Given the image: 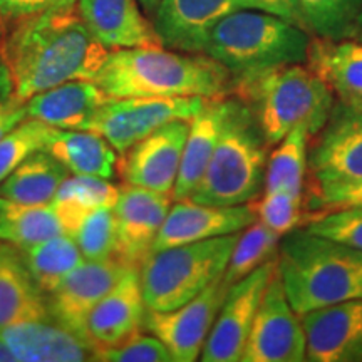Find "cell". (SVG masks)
I'll return each instance as SVG.
<instances>
[{
    "mask_svg": "<svg viewBox=\"0 0 362 362\" xmlns=\"http://www.w3.org/2000/svg\"><path fill=\"white\" fill-rule=\"evenodd\" d=\"M240 8L245 0H161L155 11V27L161 45L171 51L205 54L214 27Z\"/></svg>",
    "mask_w": 362,
    "mask_h": 362,
    "instance_id": "17",
    "label": "cell"
},
{
    "mask_svg": "<svg viewBox=\"0 0 362 362\" xmlns=\"http://www.w3.org/2000/svg\"><path fill=\"white\" fill-rule=\"evenodd\" d=\"M84 260L115 259L116 220L112 208H96L89 211L74 233Z\"/></svg>",
    "mask_w": 362,
    "mask_h": 362,
    "instance_id": "36",
    "label": "cell"
},
{
    "mask_svg": "<svg viewBox=\"0 0 362 362\" xmlns=\"http://www.w3.org/2000/svg\"><path fill=\"white\" fill-rule=\"evenodd\" d=\"M62 233L51 205H27L0 197V242L21 250Z\"/></svg>",
    "mask_w": 362,
    "mask_h": 362,
    "instance_id": "30",
    "label": "cell"
},
{
    "mask_svg": "<svg viewBox=\"0 0 362 362\" xmlns=\"http://www.w3.org/2000/svg\"><path fill=\"white\" fill-rule=\"evenodd\" d=\"M24 119H27L25 103L16 104V106L0 111V138L16 128L17 124H21Z\"/></svg>",
    "mask_w": 362,
    "mask_h": 362,
    "instance_id": "42",
    "label": "cell"
},
{
    "mask_svg": "<svg viewBox=\"0 0 362 362\" xmlns=\"http://www.w3.org/2000/svg\"><path fill=\"white\" fill-rule=\"evenodd\" d=\"M119 197V187L107 178L89 175H72L57 189L49 205L56 211L62 233L78 232L86 215L96 208H112Z\"/></svg>",
    "mask_w": 362,
    "mask_h": 362,
    "instance_id": "28",
    "label": "cell"
},
{
    "mask_svg": "<svg viewBox=\"0 0 362 362\" xmlns=\"http://www.w3.org/2000/svg\"><path fill=\"white\" fill-rule=\"evenodd\" d=\"M0 339L13 359L21 362L93 361L90 341L57 322L52 315L8 325L0 330Z\"/></svg>",
    "mask_w": 362,
    "mask_h": 362,
    "instance_id": "19",
    "label": "cell"
},
{
    "mask_svg": "<svg viewBox=\"0 0 362 362\" xmlns=\"http://www.w3.org/2000/svg\"><path fill=\"white\" fill-rule=\"evenodd\" d=\"M351 37L352 39H357V40H362V11H361L359 16H357L354 27H352Z\"/></svg>",
    "mask_w": 362,
    "mask_h": 362,
    "instance_id": "44",
    "label": "cell"
},
{
    "mask_svg": "<svg viewBox=\"0 0 362 362\" xmlns=\"http://www.w3.org/2000/svg\"><path fill=\"white\" fill-rule=\"evenodd\" d=\"M22 104L16 96V84L8 69L7 62L0 56V111L7 110V107Z\"/></svg>",
    "mask_w": 362,
    "mask_h": 362,
    "instance_id": "41",
    "label": "cell"
},
{
    "mask_svg": "<svg viewBox=\"0 0 362 362\" xmlns=\"http://www.w3.org/2000/svg\"><path fill=\"white\" fill-rule=\"evenodd\" d=\"M161 0H139V4L146 8V11H156V7L160 6Z\"/></svg>",
    "mask_w": 362,
    "mask_h": 362,
    "instance_id": "46",
    "label": "cell"
},
{
    "mask_svg": "<svg viewBox=\"0 0 362 362\" xmlns=\"http://www.w3.org/2000/svg\"><path fill=\"white\" fill-rule=\"evenodd\" d=\"M305 30L315 37H351L362 0H298Z\"/></svg>",
    "mask_w": 362,
    "mask_h": 362,
    "instance_id": "33",
    "label": "cell"
},
{
    "mask_svg": "<svg viewBox=\"0 0 362 362\" xmlns=\"http://www.w3.org/2000/svg\"><path fill=\"white\" fill-rule=\"evenodd\" d=\"M173 197L123 183L112 206L116 220L115 259L129 267H141L168 215Z\"/></svg>",
    "mask_w": 362,
    "mask_h": 362,
    "instance_id": "14",
    "label": "cell"
},
{
    "mask_svg": "<svg viewBox=\"0 0 362 362\" xmlns=\"http://www.w3.org/2000/svg\"><path fill=\"white\" fill-rule=\"evenodd\" d=\"M280 238L282 237L279 233H275L259 220L243 228L238 233L237 243L230 255L223 274V282L230 287L267 262L277 259Z\"/></svg>",
    "mask_w": 362,
    "mask_h": 362,
    "instance_id": "32",
    "label": "cell"
},
{
    "mask_svg": "<svg viewBox=\"0 0 362 362\" xmlns=\"http://www.w3.org/2000/svg\"><path fill=\"white\" fill-rule=\"evenodd\" d=\"M302 361H305L304 325L300 315L292 309L280 275L275 272L262 297L242 362Z\"/></svg>",
    "mask_w": 362,
    "mask_h": 362,
    "instance_id": "11",
    "label": "cell"
},
{
    "mask_svg": "<svg viewBox=\"0 0 362 362\" xmlns=\"http://www.w3.org/2000/svg\"><path fill=\"white\" fill-rule=\"evenodd\" d=\"M228 288L221 275L187 304L166 312L148 310L144 329L168 347L175 362L198 361Z\"/></svg>",
    "mask_w": 362,
    "mask_h": 362,
    "instance_id": "12",
    "label": "cell"
},
{
    "mask_svg": "<svg viewBox=\"0 0 362 362\" xmlns=\"http://www.w3.org/2000/svg\"><path fill=\"white\" fill-rule=\"evenodd\" d=\"M233 96L250 107L269 146L304 124L312 136L329 119L336 99L305 62L285 64L233 81Z\"/></svg>",
    "mask_w": 362,
    "mask_h": 362,
    "instance_id": "4",
    "label": "cell"
},
{
    "mask_svg": "<svg viewBox=\"0 0 362 362\" xmlns=\"http://www.w3.org/2000/svg\"><path fill=\"white\" fill-rule=\"evenodd\" d=\"M30 274L45 296L56 291L59 284L84 262L76 240L67 233H57L51 238L22 250Z\"/></svg>",
    "mask_w": 362,
    "mask_h": 362,
    "instance_id": "31",
    "label": "cell"
},
{
    "mask_svg": "<svg viewBox=\"0 0 362 362\" xmlns=\"http://www.w3.org/2000/svg\"><path fill=\"white\" fill-rule=\"evenodd\" d=\"M76 6L94 37L110 51L161 45L136 0H78Z\"/></svg>",
    "mask_w": 362,
    "mask_h": 362,
    "instance_id": "21",
    "label": "cell"
},
{
    "mask_svg": "<svg viewBox=\"0 0 362 362\" xmlns=\"http://www.w3.org/2000/svg\"><path fill=\"white\" fill-rule=\"evenodd\" d=\"M346 206H362V185L351 189V192L344 193L337 202H334V205L329 208L330 210H337V208H346Z\"/></svg>",
    "mask_w": 362,
    "mask_h": 362,
    "instance_id": "43",
    "label": "cell"
},
{
    "mask_svg": "<svg viewBox=\"0 0 362 362\" xmlns=\"http://www.w3.org/2000/svg\"><path fill=\"white\" fill-rule=\"evenodd\" d=\"M305 361H362V298L319 307L300 315Z\"/></svg>",
    "mask_w": 362,
    "mask_h": 362,
    "instance_id": "16",
    "label": "cell"
},
{
    "mask_svg": "<svg viewBox=\"0 0 362 362\" xmlns=\"http://www.w3.org/2000/svg\"><path fill=\"white\" fill-rule=\"evenodd\" d=\"M238 233L151 252L139 267L148 310L187 304L225 274Z\"/></svg>",
    "mask_w": 362,
    "mask_h": 362,
    "instance_id": "8",
    "label": "cell"
},
{
    "mask_svg": "<svg viewBox=\"0 0 362 362\" xmlns=\"http://www.w3.org/2000/svg\"><path fill=\"white\" fill-rule=\"evenodd\" d=\"M0 362H16V359H13L12 352L7 349V346L4 344L2 339H0Z\"/></svg>",
    "mask_w": 362,
    "mask_h": 362,
    "instance_id": "45",
    "label": "cell"
},
{
    "mask_svg": "<svg viewBox=\"0 0 362 362\" xmlns=\"http://www.w3.org/2000/svg\"><path fill=\"white\" fill-rule=\"evenodd\" d=\"M210 98H107L90 129L123 155L171 121H192Z\"/></svg>",
    "mask_w": 362,
    "mask_h": 362,
    "instance_id": "9",
    "label": "cell"
},
{
    "mask_svg": "<svg viewBox=\"0 0 362 362\" xmlns=\"http://www.w3.org/2000/svg\"><path fill=\"white\" fill-rule=\"evenodd\" d=\"M245 2L250 8L274 13V16L282 17V19L305 29L300 7H298V0H245Z\"/></svg>",
    "mask_w": 362,
    "mask_h": 362,
    "instance_id": "40",
    "label": "cell"
},
{
    "mask_svg": "<svg viewBox=\"0 0 362 362\" xmlns=\"http://www.w3.org/2000/svg\"><path fill=\"white\" fill-rule=\"evenodd\" d=\"M44 151L61 161L71 175L101 176L107 180L116 175L117 151L93 129L51 128Z\"/></svg>",
    "mask_w": 362,
    "mask_h": 362,
    "instance_id": "26",
    "label": "cell"
},
{
    "mask_svg": "<svg viewBox=\"0 0 362 362\" xmlns=\"http://www.w3.org/2000/svg\"><path fill=\"white\" fill-rule=\"evenodd\" d=\"M232 104V94L223 98L206 99L200 111L189 121L187 143L183 149L178 180L175 183L173 200H185L205 173L210 158L225 128Z\"/></svg>",
    "mask_w": 362,
    "mask_h": 362,
    "instance_id": "24",
    "label": "cell"
},
{
    "mask_svg": "<svg viewBox=\"0 0 362 362\" xmlns=\"http://www.w3.org/2000/svg\"><path fill=\"white\" fill-rule=\"evenodd\" d=\"M362 185V104L336 103L310 138L304 202L310 221Z\"/></svg>",
    "mask_w": 362,
    "mask_h": 362,
    "instance_id": "7",
    "label": "cell"
},
{
    "mask_svg": "<svg viewBox=\"0 0 362 362\" xmlns=\"http://www.w3.org/2000/svg\"><path fill=\"white\" fill-rule=\"evenodd\" d=\"M305 230L362 252V206H346L325 211L310 221Z\"/></svg>",
    "mask_w": 362,
    "mask_h": 362,
    "instance_id": "38",
    "label": "cell"
},
{
    "mask_svg": "<svg viewBox=\"0 0 362 362\" xmlns=\"http://www.w3.org/2000/svg\"><path fill=\"white\" fill-rule=\"evenodd\" d=\"M189 121H171L119 155L117 173L128 185L173 197Z\"/></svg>",
    "mask_w": 362,
    "mask_h": 362,
    "instance_id": "13",
    "label": "cell"
},
{
    "mask_svg": "<svg viewBox=\"0 0 362 362\" xmlns=\"http://www.w3.org/2000/svg\"><path fill=\"white\" fill-rule=\"evenodd\" d=\"M76 2L78 0H0V19L13 22L47 8L74 6Z\"/></svg>",
    "mask_w": 362,
    "mask_h": 362,
    "instance_id": "39",
    "label": "cell"
},
{
    "mask_svg": "<svg viewBox=\"0 0 362 362\" xmlns=\"http://www.w3.org/2000/svg\"><path fill=\"white\" fill-rule=\"evenodd\" d=\"M146 314L139 269L133 267L89 314V341L93 346H115L143 330Z\"/></svg>",
    "mask_w": 362,
    "mask_h": 362,
    "instance_id": "20",
    "label": "cell"
},
{
    "mask_svg": "<svg viewBox=\"0 0 362 362\" xmlns=\"http://www.w3.org/2000/svg\"><path fill=\"white\" fill-rule=\"evenodd\" d=\"M51 315L19 247L0 242V330L24 320Z\"/></svg>",
    "mask_w": 362,
    "mask_h": 362,
    "instance_id": "25",
    "label": "cell"
},
{
    "mask_svg": "<svg viewBox=\"0 0 362 362\" xmlns=\"http://www.w3.org/2000/svg\"><path fill=\"white\" fill-rule=\"evenodd\" d=\"M277 274L298 315L362 298V252L305 228L280 238Z\"/></svg>",
    "mask_w": 362,
    "mask_h": 362,
    "instance_id": "3",
    "label": "cell"
},
{
    "mask_svg": "<svg viewBox=\"0 0 362 362\" xmlns=\"http://www.w3.org/2000/svg\"><path fill=\"white\" fill-rule=\"evenodd\" d=\"M51 126L27 117L0 138V183L33 153L44 149Z\"/></svg>",
    "mask_w": 362,
    "mask_h": 362,
    "instance_id": "35",
    "label": "cell"
},
{
    "mask_svg": "<svg viewBox=\"0 0 362 362\" xmlns=\"http://www.w3.org/2000/svg\"><path fill=\"white\" fill-rule=\"evenodd\" d=\"M107 54L76 4L13 21L0 44L21 103L69 81H94Z\"/></svg>",
    "mask_w": 362,
    "mask_h": 362,
    "instance_id": "1",
    "label": "cell"
},
{
    "mask_svg": "<svg viewBox=\"0 0 362 362\" xmlns=\"http://www.w3.org/2000/svg\"><path fill=\"white\" fill-rule=\"evenodd\" d=\"M255 218L279 233L280 237L302 228L310 223V214L307 211L304 193L264 192V194L250 202Z\"/></svg>",
    "mask_w": 362,
    "mask_h": 362,
    "instance_id": "34",
    "label": "cell"
},
{
    "mask_svg": "<svg viewBox=\"0 0 362 362\" xmlns=\"http://www.w3.org/2000/svg\"><path fill=\"white\" fill-rule=\"evenodd\" d=\"M107 96L94 81H69L25 101L27 117L57 129H90Z\"/></svg>",
    "mask_w": 362,
    "mask_h": 362,
    "instance_id": "22",
    "label": "cell"
},
{
    "mask_svg": "<svg viewBox=\"0 0 362 362\" xmlns=\"http://www.w3.org/2000/svg\"><path fill=\"white\" fill-rule=\"evenodd\" d=\"M312 133L307 126L293 128L267 161L264 192L304 193Z\"/></svg>",
    "mask_w": 362,
    "mask_h": 362,
    "instance_id": "29",
    "label": "cell"
},
{
    "mask_svg": "<svg viewBox=\"0 0 362 362\" xmlns=\"http://www.w3.org/2000/svg\"><path fill=\"white\" fill-rule=\"evenodd\" d=\"M310 34L292 22L257 11L240 8L221 19L210 33L205 54L220 62L233 79L267 69L305 62Z\"/></svg>",
    "mask_w": 362,
    "mask_h": 362,
    "instance_id": "5",
    "label": "cell"
},
{
    "mask_svg": "<svg viewBox=\"0 0 362 362\" xmlns=\"http://www.w3.org/2000/svg\"><path fill=\"white\" fill-rule=\"evenodd\" d=\"M69 175L61 161L39 149L0 183V197L27 205H49Z\"/></svg>",
    "mask_w": 362,
    "mask_h": 362,
    "instance_id": "27",
    "label": "cell"
},
{
    "mask_svg": "<svg viewBox=\"0 0 362 362\" xmlns=\"http://www.w3.org/2000/svg\"><path fill=\"white\" fill-rule=\"evenodd\" d=\"M255 220L250 203L235 206H211L194 203L189 198L175 200L153 242L151 252L240 233Z\"/></svg>",
    "mask_w": 362,
    "mask_h": 362,
    "instance_id": "18",
    "label": "cell"
},
{
    "mask_svg": "<svg viewBox=\"0 0 362 362\" xmlns=\"http://www.w3.org/2000/svg\"><path fill=\"white\" fill-rule=\"evenodd\" d=\"M93 361L103 362H171L168 347L155 334H133L115 346H94Z\"/></svg>",
    "mask_w": 362,
    "mask_h": 362,
    "instance_id": "37",
    "label": "cell"
},
{
    "mask_svg": "<svg viewBox=\"0 0 362 362\" xmlns=\"http://www.w3.org/2000/svg\"><path fill=\"white\" fill-rule=\"evenodd\" d=\"M269 143L250 107L232 94L225 128L200 183L189 194L194 203L235 206L250 203L264 189Z\"/></svg>",
    "mask_w": 362,
    "mask_h": 362,
    "instance_id": "6",
    "label": "cell"
},
{
    "mask_svg": "<svg viewBox=\"0 0 362 362\" xmlns=\"http://www.w3.org/2000/svg\"><path fill=\"white\" fill-rule=\"evenodd\" d=\"M305 66L327 86L339 103L362 104V40L314 35Z\"/></svg>",
    "mask_w": 362,
    "mask_h": 362,
    "instance_id": "23",
    "label": "cell"
},
{
    "mask_svg": "<svg viewBox=\"0 0 362 362\" xmlns=\"http://www.w3.org/2000/svg\"><path fill=\"white\" fill-rule=\"evenodd\" d=\"M129 269L133 267L116 259L84 260L49 293V312L57 322L89 341V314Z\"/></svg>",
    "mask_w": 362,
    "mask_h": 362,
    "instance_id": "15",
    "label": "cell"
},
{
    "mask_svg": "<svg viewBox=\"0 0 362 362\" xmlns=\"http://www.w3.org/2000/svg\"><path fill=\"white\" fill-rule=\"evenodd\" d=\"M277 272V259L267 262L247 277L230 285L208 334L200 359L203 362H240L259 312L262 297Z\"/></svg>",
    "mask_w": 362,
    "mask_h": 362,
    "instance_id": "10",
    "label": "cell"
},
{
    "mask_svg": "<svg viewBox=\"0 0 362 362\" xmlns=\"http://www.w3.org/2000/svg\"><path fill=\"white\" fill-rule=\"evenodd\" d=\"M233 76L206 54L160 47L115 49L98 72L107 98H223Z\"/></svg>",
    "mask_w": 362,
    "mask_h": 362,
    "instance_id": "2",
    "label": "cell"
},
{
    "mask_svg": "<svg viewBox=\"0 0 362 362\" xmlns=\"http://www.w3.org/2000/svg\"><path fill=\"white\" fill-rule=\"evenodd\" d=\"M4 35H6V22L0 19V44H2Z\"/></svg>",
    "mask_w": 362,
    "mask_h": 362,
    "instance_id": "47",
    "label": "cell"
}]
</instances>
